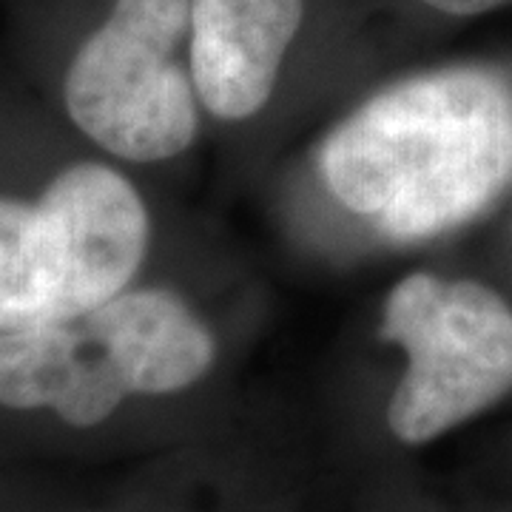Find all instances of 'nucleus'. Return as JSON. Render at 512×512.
<instances>
[{"mask_svg": "<svg viewBox=\"0 0 512 512\" xmlns=\"http://www.w3.org/2000/svg\"><path fill=\"white\" fill-rule=\"evenodd\" d=\"M430 9L444 12V15H458V18H473V15H484L493 12L498 6H507L512 0H421Z\"/></svg>", "mask_w": 512, "mask_h": 512, "instance_id": "obj_7", "label": "nucleus"}, {"mask_svg": "<svg viewBox=\"0 0 512 512\" xmlns=\"http://www.w3.org/2000/svg\"><path fill=\"white\" fill-rule=\"evenodd\" d=\"M191 0H114L60 80L63 111L89 143L126 163L183 154L200 126V97L177 60Z\"/></svg>", "mask_w": 512, "mask_h": 512, "instance_id": "obj_4", "label": "nucleus"}, {"mask_svg": "<svg viewBox=\"0 0 512 512\" xmlns=\"http://www.w3.org/2000/svg\"><path fill=\"white\" fill-rule=\"evenodd\" d=\"M151 239L120 168L77 160L32 194L0 188V333L74 319L131 288Z\"/></svg>", "mask_w": 512, "mask_h": 512, "instance_id": "obj_3", "label": "nucleus"}, {"mask_svg": "<svg viewBox=\"0 0 512 512\" xmlns=\"http://www.w3.org/2000/svg\"><path fill=\"white\" fill-rule=\"evenodd\" d=\"M305 0H191L188 72L208 114L248 120L268 103Z\"/></svg>", "mask_w": 512, "mask_h": 512, "instance_id": "obj_6", "label": "nucleus"}, {"mask_svg": "<svg viewBox=\"0 0 512 512\" xmlns=\"http://www.w3.org/2000/svg\"><path fill=\"white\" fill-rule=\"evenodd\" d=\"M319 171L382 237H441L512 185V83L484 66L399 80L330 131Z\"/></svg>", "mask_w": 512, "mask_h": 512, "instance_id": "obj_1", "label": "nucleus"}, {"mask_svg": "<svg viewBox=\"0 0 512 512\" xmlns=\"http://www.w3.org/2000/svg\"><path fill=\"white\" fill-rule=\"evenodd\" d=\"M382 336L407 356L387 404L402 444H430L512 390V308L476 279L407 274L387 293Z\"/></svg>", "mask_w": 512, "mask_h": 512, "instance_id": "obj_5", "label": "nucleus"}, {"mask_svg": "<svg viewBox=\"0 0 512 512\" xmlns=\"http://www.w3.org/2000/svg\"><path fill=\"white\" fill-rule=\"evenodd\" d=\"M214 359L217 342L185 299L126 288L74 319L0 333V410L92 430L131 396L197 384Z\"/></svg>", "mask_w": 512, "mask_h": 512, "instance_id": "obj_2", "label": "nucleus"}]
</instances>
